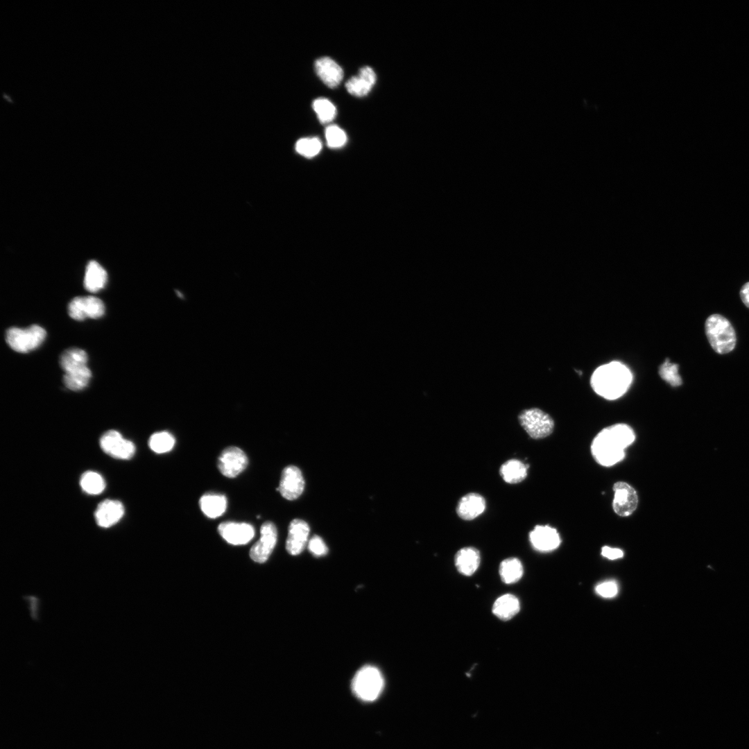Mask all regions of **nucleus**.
I'll use <instances>...</instances> for the list:
<instances>
[{
  "label": "nucleus",
  "mask_w": 749,
  "mask_h": 749,
  "mask_svg": "<svg viewBox=\"0 0 749 749\" xmlns=\"http://www.w3.org/2000/svg\"><path fill=\"white\" fill-rule=\"evenodd\" d=\"M635 433L624 423H617L603 429L591 444V452L601 465L612 466L625 457V449L633 443Z\"/></svg>",
  "instance_id": "nucleus-1"
},
{
  "label": "nucleus",
  "mask_w": 749,
  "mask_h": 749,
  "mask_svg": "<svg viewBox=\"0 0 749 749\" xmlns=\"http://www.w3.org/2000/svg\"><path fill=\"white\" fill-rule=\"evenodd\" d=\"M632 381L630 370L619 361H612L597 368L591 377V386L596 393L607 399H616L626 393Z\"/></svg>",
  "instance_id": "nucleus-2"
},
{
  "label": "nucleus",
  "mask_w": 749,
  "mask_h": 749,
  "mask_svg": "<svg viewBox=\"0 0 749 749\" xmlns=\"http://www.w3.org/2000/svg\"><path fill=\"white\" fill-rule=\"evenodd\" d=\"M705 332L714 350L721 354L731 352L736 345V334L730 322L723 316L713 314L705 322Z\"/></svg>",
  "instance_id": "nucleus-3"
},
{
  "label": "nucleus",
  "mask_w": 749,
  "mask_h": 749,
  "mask_svg": "<svg viewBox=\"0 0 749 749\" xmlns=\"http://www.w3.org/2000/svg\"><path fill=\"white\" fill-rule=\"evenodd\" d=\"M384 685L383 675L375 666L368 665L361 668L352 681L354 695L361 700L371 702L382 692Z\"/></svg>",
  "instance_id": "nucleus-4"
},
{
  "label": "nucleus",
  "mask_w": 749,
  "mask_h": 749,
  "mask_svg": "<svg viewBox=\"0 0 749 749\" xmlns=\"http://www.w3.org/2000/svg\"><path fill=\"white\" fill-rule=\"evenodd\" d=\"M46 331L37 325L26 329L11 327L6 331V341L15 351L26 353L38 347L46 337Z\"/></svg>",
  "instance_id": "nucleus-5"
},
{
  "label": "nucleus",
  "mask_w": 749,
  "mask_h": 749,
  "mask_svg": "<svg viewBox=\"0 0 749 749\" xmlns=\"http://www.w3.org/2000/svg\"><path fill=\"white\" fill-rule=\"evenodd\" d=\"M522 427L533 439L549 436L553 431L554 421L546 412L538 408L522 411L518 415Z\"/></svg>",
  "instance_id": "nucleus-6"
},
{
  "label": "nucleus",
  "mask_w": 749,
  "mask_h": 749,
  "mask_svg": "<svg viewBox=\"0 0 749 749\" xmlns=\"http://www.w3.org/2000/svg\"><path fill=\"white\" fill-rule=\"evenodd\" d=\"M100 446L105 453L118 459H130L135 452L133 442L115 430H109L102 435Z\"/></svg>",
  "instance_id": "nucleus-7"
},
{
  "label": "nucleus",
  "mask_w": 749,
  "mask_h": 749,
  "mask_svg": "<svg viewBox=\"0 0 749 749\" xmlns=\"http://www.w3.org/2000/svg\"><path fill=\"white\" fill-rule=\"evenodd\" d=\"M614 498L612 508L621 517L632 514L638 506V495L635 488L624 481L616 482L613 485Z\"/></svg>",
  "instance_id": "nucleus-8"
},
{
  "label": "nucleus",
  "mask_w": 749,
  "mask_h": 749,
  "mask_svg": "<svg viewBox=\"0 0 749 749\" xmlns=\"http://www.w3.org/2000/svg\"><path fill=\"white\" fill-rule=\"evenodd\" d=\"M68 313L76 320L98 318L104 314L105 306L101 300L92 295L76 297L69 302Z\"/></svg>",
  "instance_id": "nucleus-9"
},
{
  "label": "nucleus",
  "mask_w": 749,
  "mask_h": 749,
  "mask_svg": "<svg viewBox=\"0 0 749 749\" xmlns=\"http://www.w3.org/2000/svg\"><path fill=\"white\" fill-rule=\"evenodd\" d=\"M248 459L245 452L237 447H228L223 450L218 458L220 472L228 478H234L247 467Z\"/></svg>",
  "instance_id": "nucleus-10"
},
{
  "label": "nucleus",
  "mask_w": 749,
  "mask_h": 749,
  "mask_svg": "<svg viewBox=\"0 0 749 749\" xmlns=\"http://www.w3.org/2000/svg\"><path fill=\"white\" fill-rule=\"evenodd\" d=\"M259 540L251 547L250 556L258 563L265 562L273 551L277 540V531L273 522H264L260 529Z\"/></svg>",
  "instance_id": "nucleus-11"
},
{
  "label": "nucleus",
  "mask_w": 749,
  "mask_h": 749,
  "mask_svg": "<svg viewBox=\"0 0 749 749\" xmlns=\"http://www.w3.org/2000/svg\"><path fill=\"white\" fill-rule=\"evenodd\" d=\"M304 488V481L300 470L294 465L286 467L282 473L277 490L288 500L298 498Z\"/></svg>",
  "instance_id": "nucleus-12"
},
{
  "label": "nucleus",
  "mask_w": 749,
  "mask_h": 749,
  "mask_svg": "<svg viewBox=\"0 0 749 749\" xmlns=\"http://www.w3.org/2000/svg\"><path fill=\"white\" fill-rule=\"evenodd\" d=\"M218 531L223 540L233 545L246 544L255 535L253 526L248 523L223 522L218 525Z\"/></svg>",
  "instance_id": "nucleus-13"
},
{
  "label": "nucleus",
  "mask_w": 749,
  "mask_h": 749,
  "mask_svg": "<svg viewBox=\"0 0 749 749\" xmlns=\"http://www.w3.org/2000/svg\"><path fill=\"white\" fill-rule=\"evenodd\" d=\"M529 541L532 546L540 552H549L556 549L561 539L557 530L549 525H537L529 533Z\"/></svg>",
  "instance_id": "nucleus-14"
},
{
  "label": "nucleus",
  "mask_w": 749,
  "mask_h": 749,
  "mask_svg": "<svg viewBox=\"0 0 749 749\" xmlns=\"http://www.w3.org/2000/svg\"><path fill=\"white\" fill-rule=\"evenodd\" d=\"M309 526L306 522L295 519L289 524L286 549L289 553L296 556L302 553L308 544Z\"/></svg>",
  "instance_id": "nucleus-15"
},
{
  "label": "nucleus",
  "mask_w": 749,
  "mask_h": 749,
  "mask_svg": "<svg viewBox=\"0 0 749 749\" xmlns=\"http://www.w3.org/2000/svg\"><path fill=\"white\" fill-rule=\"evenodd\" d=\"M124 514V507L117 500L105 499L101 502L94 513L96 524L103 528L117 524Z\"/></svg>",
  "instance_id": "nucleus-16"
},
{
  "label": "nucleus",
  "mask_w": 749,
  "mask_h": 749,
  "mask_svg": "<svg viewBox=\"0 0 749 749\" xmlns=\"http://www.w3.org/2000/svg\"><path fill=\"white\" fill-rule=\"evenodd\" d=\"M316 74L329 87H337L343 78L342 68L329 57H321L314 63Z\"/></svg>",
  "instance_id": "nucleus-17"
},
{
  "label": "nucleus",
  "mask_w": 749,
  "mask_h": 749,
  "mask_svg": "<svg viewBox=\"0 0 749 749\" xmlns=\"http://www.w3.org/2000/svg\"><path fill=\"white\" fill-rule=\"evenodd\" d=\"M376 78L374 70L370 67L365 66L359 69L357 76H352L345 83V87L350 94L362 97L370 92Z\"/></svg>",
  "instance_id": "nucleus-18"
},
{
  "label": "nucleus",
  "mask_w": 749,
  "mask_h": 749,
  "mask_svg": "<svg viewBox=\"0 0 749 749\" xmlns=\"http://www.w3.org/2000/svg\"><path fill=\"white\" fill-rule=\"evenodd\" d=\"M485 500L478 493H468L463 496L456 507V513L464 520H472L482 514L485 509Z\"/></svg>",
  "instance_id": "nucleus-19"
},
{
  "label": "nucleus",
  "mask_w": 749,
  "mask_h": 749,
  "mask_svg": "<svg viewBox=\"0 0 749 749\" xmlns=\"http://www.w3.org/2000/svg\"><path fill=\"white\" fill-rule=\"evenodd\" d=\"M481 562L479 551L472 546L459 549L455 555L454 563L458 571L463 576H472Z\"/></svg>",
  "instance_id": "nucleus-20"
},
{
  "label": "nucleus",
  "mask_w": 749,
  "mask_h": 749,
  "mask_svg": "<svg viewBox=\"0 0 749 749\" xmlns=\"http://www.w3.org/2000/svg\"><path fill=\"white\" fill-rule=\"evenodd\" d=\"M520 610L519 599L513 594H506L499 596L492 605V613L502 621H508L515 617Z\"/></svg>",
  "instance_id": "nucleus-21"
},
{
  "label": "nucleus",
  "mask_w": 749,
  "mask_h": 749,
  "mask_svg": "<svg viewBox=\"0 0 749 749\" xmlns=\"http://www.w3.org/2000/svg\"><path fill=\"white\" fill-rule=\"evenodd\" d=\"M202 512L207 517L215 519L222 515L227 508V498L225 495L216 493H206L199 501Z\"/></svg>",
  "instance_id": "nucleus-22"
},
{
  "label": "nucleus",
  "mask_w": 749,
  "mask_h": 749,
  "mask_svg": "<svg viewBox=\"0 0 749 749\" xmlns=\"http://www.w3.org/2000/svg\"><path fill=\"white\" fill-rule=\"evenodd\" d=\"M105 270L96 261H90L85 270L84 286L88 291L95 293L102 289L107 282Z\"/></svg>",
  "instance_id": "nucleus-23"
},
{
  "label": "nucleus",
  "mask_w": 749,
  "mask_h": 749,
  "mask_svg": "<svg viewBox=\"0 0 749 749\" xmlns=\"http://www.w3.org/2000/svg\"><path fill=\"white\" fill-rule=\"evenodd\" d=\"M528 465L518 459H510L504 462L499 469V473L504 481L508 483H517L527 476Z\"/></svg>",
  "instance_id": "nucleus-24"
},
{
  "label": "nucleus",
  "mask_w": 749,
  "mask_h": 749,
  "mask_svg": "<svg viewBox=\"0 0 749 749\" xmlns=\"http://www.w3.org/2000/svg\"><path fill=\"white\" fill-rule=\"evenodd\" d=\"M87 362V353L75 347L66 350L60 358V365L64 373L86 366Z\"/></svg>",
  "instance_id": "nucleus-25"
},
{
  "label": "nucleus",
  "mask_w": 749,
  "mask_h": 749,
  "mask_svg": "<svg viewBox=\"0 0 749 749\" xmlns=\"http://www.w3.org/2000/svg\"><path fill=\"white\" fill-rule=\"evenodd\" d=\"M499 575L506 584H513L519 581L524 573L523 565L517 558H508L503 560L499 565Z\"/></svg>",
  "instance_id": "nucleus-26"
},
{
  "label": "nucleus",
  "mask_w": 749,
  "mask_h": 749,
  "mask_svg": "<svg viewBox=\"0 0 749 749\" xmlns=\"http://www.w3.org/2000/svg\"><path fill=\"white\" fill-rule=\"evenodd\" d=\"M91 377V370L86 365L64 373L63 381L65 386L69 389L72 390H80L87 386Z\"/></svg>",
  "instance_id": "nucleus-27"
},
{
  "label": "nucleus",
  "mask_w": 749,
  "mask_h": 749,
  "mask_svg": "<svg viewBox=\"0 0 749 749\" xmlns=\"http://www.w3.org/2000/svg\"><path fill=\"white\" fill-rule=\"evenodd\" d=\"M80 485L83 490L89 494H98L105 488L103 478L100 474L93 471H87L83 474Z\"/></svg>",
  "instance_id": "nucleus-28"
},
{
  "label": "nucleus",
  "mask_w": 749,
  "mask_h": 749,
  "mask_svg": "<svg viewBox=\"0 0 749 749\" xmlns=\"http://www.w3.org/2000/svg\"><path fill=\"white\" fill-rule=\"evenodd\" d=\"M175 438L167 431L156 432L151 435L148 440L149 447L157 454L171 451L175 445Z\"/></svg>",
  "instance_id": "nucleus-29"
},
{
  "label": "nucleus",
  "mask_w": 749,
  "mask_h": 749,
  "mask_svg": "<svg viewBox=\"0 0 749 749\" xmlns=\"http://www.w3.org/2000/svg\"><path fill=\"white\" fill-rule=\"evenodd\" d=\"M312 107L321 123L332 121L336 115V107L327 98H318L313 101Z\"/></svg>",
  "instance_id": "nucleus-30"
},
{
  "label": "nucleus",
  "mask_w": 749,
  "mask_h": 749,
  "mask_svg": "<svg viewBox=\"0 0 749 749\" xmlns=\"http://www.w3.org/2000/svg\"><path fill=\"white\" fill-rule=\"evenodd\" d=\"M659 374L662 379L673 387L679 386L682 384L681 377L678 374V365L671 363L669 359L665 360L660 366Z\"/></svg>",
  "instance_id": "nucleus-31"
},
{
  "label": "nucleus",
  "mask_w": 749,
  "mask_h": 749,
  "mask_svg": "<svg viewBox=\"0 0 749 749\" xmlns=\"http://www.w3.org/2000/svg\"><path fill=\"white\" fill-rule=\"evenodd\" d=\"M322 144L317 137H307L299 139L295 144L296 151L307 157L316 155L321 150Z\"/></svg>",
  "instance_id": "nucleus-32"
},
{
  "label": "nucleus",
  "mask_w": 749,
  "mask_h": 749,
  "mask_svg": "<svg viewBox=\"0 0 749 749\" xmlns=\"http://www.w3.org/2000/svg\"><path fill=\"white\" fill-rule=\"evenodd\" d=\"M325 137L327 145L330 148L341 147L347 140L345 132L336 125H331L326 128Z\"/></svg>",
  "instance_id": "nucleus-33"
},
{
  "label": "nucleus",
  "mask_w": 749,
  "mask_h": 749,
  "mask_svg": "<svg viewBox=\"0 0 749 749\" xmlns=\"http://www.w3.org/2000/svg\"><path fill=\"white\" fill-rule=\"evenodd\" d=\"M618 585L614 580H606L598 584L595 587L596 592L603 598H613L618 593Z\"/></svg>",
  "instance_id": "nucleus-34"
},
{
  "label": "nucleus",
  "mask_w": 749,
  "mask_h": 749,
  "mask_svg": "<svg viewBox=\"0 0 749 749\" xmlns=\"http://www.w3.org/2000/svg\"><path fill=\"white\" fill-rule=\"evenodd\" d=\"M308 549L315 556L320 557L327 554L328 549L323 540L318 536H313L308 542Z\"/></svg>",
  "instance_id": "nucleus-35"
},
{
  "label": "nucleus",
  "mask_w": 749,
  "mask_h": 749,
  "mask_svg": "<svg viewBox=\"0 0 749 749\" xmlns=\"http://www.w3.org/2000/svg\"><path fill=\"white\" fill-rule=\"evenodd\" d=\"M601 555L609 560H616L622 558L623 556V552L621 549L618 548L604 546L601 549Z\"/></svg>",
  "instance_id": "nucleus-36"
},
{
  "label": "nucleus",
  "mask_w": 749,
  "mask_h": 749,
  "mask_svg": "<svg viewBox=\"0 0 749 749\" xmlns=\"http://www.w3.org/2000/svg\"><path fill=\"white\" fill-rule=\"evenodd\" d=\"M740 296L744 304L749 308V282L742 286L740 291Z\"/></svg>",
  "instance_id": "nucleus-37"
}]
</instances>
